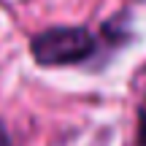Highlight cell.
Wrapping results in <instances>:
<instances>
[{"mask_svg": "<svg viewBox=\"0 0 146 146\" xmlns=\"http://www.w3.org/2000/svg\"><path fill=\"white\" fill-rule=\"evenodd\" d=\"M95 52V38L87 27H49L33 35L30 54L38 65L60 68L87 60Z\"/></svg>", "mask_w": 146, "mask_h": 146, "instance_id": "cell-1", "label": "cell"}, {"mask_svg": "<svg viewBox=\"0 0 146 146\" xmlns=\"http://www.w3.org/2000/svg\"><path fill=\"white\" fill-rule=\"evenodd\" d=\"M138 146H146V103L138 111Z\"/></svg>", "mask_w": 146, "mask_h": 146, "instance_id": "cell-2", "label": "cell"}]
</instances>
